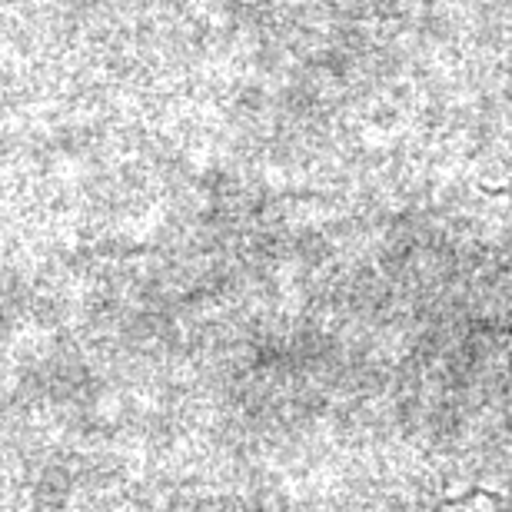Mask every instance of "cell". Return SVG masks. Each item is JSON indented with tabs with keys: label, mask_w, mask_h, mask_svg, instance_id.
I'll use <instances>...</instances> for the list:
<instances>
[{
	"label": "cell",
	"mask_w": 512,
	"mask_h": 512,
	"mask_svg": "<svg viewBox=\"0 0 512 512\" xmlns=\"http://www.w3.org/2000/svg\"><path fill=\"white\" fill-rule=\"evenodd\" d=\"M436 512H506L503 503L489 493H469L463 499H449L446 506H439Z\"/></svg>",
	"instance_id": "6da1fadb"
}]
</instances>
